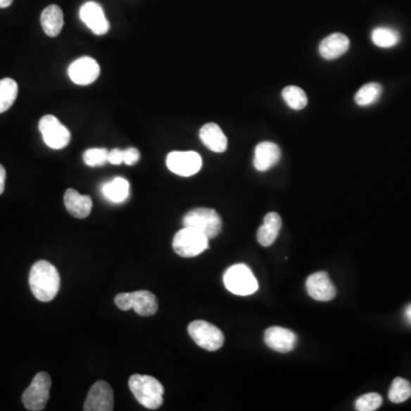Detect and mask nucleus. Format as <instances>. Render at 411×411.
Returning a JSON list of instances; mask_svg holds the SVG:
<instances>
[{"mask_svg": "<svg viewBox=\"0 0 411 411\" xmlns=\"http://www.w3.org/2000/svg\"><path fill=\"white\" fill-rule=\"evenodd\" d=\"M383 93V87L377 82H370L362 86L355 94V102L360 106H372L377 102Z\"/></svg>", "mask_w": 411, "mask_h": 411, "instance_id": "obj_25", "label": "nucleus"}, {"mask_svg": "<svg viewBox=\"0 0 411 411\" xmlns=\"http://www.w3.org/2000/svg\"><path fill=\"white\" fill-rule=\"evenodd\" d=\"M223 280L227 291L238 296H249L258 291L257 279L245 264H236L229 267L224 273Z\"/></svg>", "mask_w": 411, "mask_h": 411, "instance_id": "obj_3", "label": "nucleus"}, {"mask_svg": "<svg viewBox=\"0 0 411 411\" xmlns=\"http://www.w3.org/2000/svg\"><path fill=\"white\" fill-rule=\"evenodd\" d=\"M84 163L89 167H99L109 163V151L106 148H88L84 153Z\"/></svg>", "mask_w": 411, "mask_h": 411, "instance_id": "obj_28", "label": "nucleus"}, {"mask_svg": "<svg viewBox=\"0 0 411 411\" xmlns=\"http://www.w3.org/2000/svg\"><path fill=\"white\" fill-rule=\"evenodd\" d=\"M64 205L69 214L76 218L87 217L93 208L91 197L80 194L73 189H69L64 194Z\"/></svg>", "mask_w": 411, "mask_h": 411, "instance_id": "obj_17", "label": "nucleus"}, {"mask_svg": "<svg viewBox=\"0 0 411 411\" xmlns=\"http://www.w3.org/2000/svg\"><path fill=\"white\" fill-rule=\"evenodd\" d=\"M282 158V150L275 143L262 142L255 148L254 167L258 172H266L275 166Z\"/></svg>", "mask_w": 411, "mask_h": 411, "instance_id": "obj_16", "label": "nucleus"}, {"mask_svg": "<svg viewBox=\"0 0 411 411\" xmlns=\"http://www.w3.org/2000/svg\"><path fill=\"white\" fill-rule=\"evenodd\" d=\"M209 239L203 233L184 227L176 233L172 240V248L176 254L185 258H191L203 254L208 249Z\"/></svg>", "mask_w": 411, "mask_h": 411, "instance_id": "obj_5", "label": "nucleus"}, {"mask_svg": "<svg viewBox=\"0 0 411 411\" xmlns=\"http://www.w3.org/2000/svg\"><path fill=\"white\" fill-rule=\"evenodd\" d=\"M282 221L280 215L277 213H269L264 217L262 227L257 232V240L264 247H269L278 238L279 232L282 230Z\"/></svg>", "mask_w": 411, "mask_h": 411, "instance_id": "obj_20", "label": "nucleus"}, {"mask_svg": "<svg viewBox=\"0 0 411 411\" xmlns=\"http://www.w3.org/2000/svg\"><path fill=\"white\" fill-rule=\"evenodd\" d=\"M372 43L381 49H391L400 42V34L398 31L391 27H376L372 32Z\"/></svg>", "mask_w": 411, "mask_h": 411, "instance_id": "obj_24", "label": "nucleus"}, {"mask_svg": "<svg viewBox=\"0 0 411 411\" xmlns=\"http://www.w3.org/2000/svg\"><path fill=\"white\" fill-rule=\"evenodd\" d=\"M282 97L288 106L293 110H302L308 104V96L302 88L297 86H288L282 91Z\"/></svg>", "mask_w": 411, "mask_h": 411, "instance_id": "obj_26", "label": "nucleus"}, {"mask_svg": "<svg viewBox=\"0 0 411 411\" xmlns=\"http://www.w3.org/2000/svg\"><path fill=\"white\" fill-rule=\"evenodd\" d=\"M82 21L87 25L93 34L96 36H103L108 34L110 23L106 20V14L103 12L102 6L95 1H87L82 5L79 12Z\"/></svg>", "mask_w": 411, "mask_h": 411, "instance_id": "obj_13", "label": "nucleus"}, {"mask_svg": "<svg viewBox=\"0 0 411 411\" xmlns=\"http://www.w3.org/2000/svg\"><path fill=\"white\" fill-rule=\"evenodd\" d=\"M18 82L12 78H4L0 80V113L11 109L18 99Z\"/></svg>", "mask_w": 411, "mask_h": 411, "instance_id": "obj_23", "label": "nucleus"}, {"mask_svg": "<svg viewBox=\"0 0 411 411\" xmlns=\"http://www.w3.org/2000/svg\"><path fill=\"white\" fill-rule=\"evenodd\" d=\"M115 408L113 391L106 381H99L91 387L84 405L85 411H112Z\"/></svg>", "mask_w": 411, "mask_h": 411, "instance_id": "obj_11", "label": "nucleus"}, {"mask_svg": "<svg viewBox=\"0 0 411 411\" xmlns=\"http://www.w3.org/2000/svg\"><path fill=\"white\" fill-rule=\"evenodd\" d=\"M122 154H124V163H126L127 166H134L139 163V158H141V154H139V150L135 148H126V150H122Z\"/></svg>", "mask_w": 411, "mask_h": 411, "instance_id": "obj_30", "label": "nucleus"}, {"mask_svg": "<svg viewBox=\"0 0 411 411\" xmlns=\"http://www.w3.org/2000/svg\"><path fill=\"white\" fill-rule=\"evenodd\" d=\"M183 225L203 233L209 240L216 238L222 231L221 216L210 208L192 209L183 218Z\"/></svg>", "mask_w": 411, "mask_h": 411, "instance_id": "obj_4", "label": "nucleus"}, {"mask_svg": "<svg viewBox=\"0 0 411 411\" xmlns=\"http://www.w3.org/2000/svg\"><path fill=\"white\" fill-rule=\"evenodd\" d=\"M69 77L75 84L80 86L91 85L100 77L101 68L94 58H80L70 64Z\"/></svg>", "mask_w": 411, "mask_h": 411, "instance_id": "obj_12", "label": "nucleus"}, {"mask_svg": "<svg viewBox=\"0 0 411 411\" xmlns=\"http://www.w3.org/2000/svg\"><path fill=\"white\" fill-rule=\"evenodd\" d=\"M166 165L176 175L189 177L201 170L203 159L197 152L174 151L167 156Z\"/></svg>", "mask_w": 411, "mask_h": 411, "instance_id": "obj_10", "label": "nucleus"}, {"mask_svg": "<svg viewBox=\"0 0 411 411\" xmlns=\"http://www.w3.org/2000/svg\"><path fill=\"white\" fill-rule=\"evenodd\" d=\"M405 319L411 326V304H409V305L405 308Z\"/></svg>", "mask_w": 411, "mask_h": 411, "instance_id": "obj_33", "label": "nucleus"}, {"mask_svg": "<svg viewBox=\"0 0 411 411\" xmlns=\"http://www.w3.org/2000/svg\"><path fill=\"white\" fill-rule=\"evenodd\" d=\"M5 183H6V170L4 168L3 165H0V196L5 191Z\"/></svg>", "mask_w": 411, "mask_h": 411, "instance_id": "obj_32", "label": "nucleus"}, {"mask_svg": "<svg viewBox=\"0 0 411 411\" xmlns=\"http://www.w3.org/2000/svg\"><path fill=\"white\" fill-rule=\"evenodd\" d=\"M109 163H112V165H120V163H124V154H122V150L113 148L112 151H110Z\"/></svg>", "mask_w": 411, "mask_h": 411, "instance_id": "obj_31", "label": "nucleus"}, {"mask_svg": "<svg viewBox=\"0 0 411 411\" xmlns=\"http://www.w3.org/2000/svg\"><path fill=\"white\" fill-rule=\"evenodd\" d=\"M29 284L37 300L51 302L60 291V274L53 264L47 260H38L31 267Z\"/></svg>", "mask_w": 411, "mask_h": 411, "instance_id": "obj_1", "label": "nucleus"}, {"mask_svg": "<svg viewBox=\"0 0 411 411\" xmlns=\"http://www.w3.org/2000/svg\"><path fill=\"white\" fill-rule=\"evenodd\" d=\"M13 0H0V8H7L12 5Z\"/></svg>", "mask_w": 411, "mask_h": 411, "instance_id": "obj_34", "label": "nucleus"}, {"mask_svg": "<svg viewBox=\"0 0 411 411\" xmlns=\"http://www.w3.org/2000/svg\"><path fill=\"white\" fill-rule=\"evenodd\" d=\"M306 291L313 300L319 302H328L336 296V288L330 280L328 273H313L306 280Z\"/></svg>", "mask_w": 411, "mask_h": 411, "instance_id": "obj_14", "label": "nucleus"}, {"mask_svg": "<svg viewBox=\"0 0 411 411\" xmlns=\"http://www.w3.org/2000/svg\"><path fill=\"white\" fill-rule=\"evenodd\" d=\"M39 130L46 146L61 150L69 146L71 133L55 115H46L39 121Z\"/></svg>", "mask_w": 411, "mask_h": 411, "instance_id": "obj_9", "label": "nucleus"}, {"mask_svg": "<svg viewBox=\"0 0 411 411\" xmlns=\"http://www.w3.org/2000/svg\"><path fill=\"white\" fill-rule=\"evenodd\" d=\"M264 342L273 351L288 353L293 351L297 343V336L284 327H271L264 334Z\"/></svg>", "mask_w": 411, "mask_h": 411, "instance_id": "obj_15", "label": "nucleus"}, {"mask_svg": "<svg viewBox=\"0 0 411 411\" xmlns=\"http://www.w3.org/2000/svg\"><path fill=\"white\" fill-rule=\"evenodd\" d=\"M115 303L122 311L133 308L141 317H151L158 311L157 297L148 291L118 293L115 296Z\"/></svg>", "mask_w": 411, "mask_h": 411, "instance_id": "obj_6", "label": "nucleus"}, {"mask_svg": "<svg viewBox=\"0 0 411 411\" xmlns=\"http://www.w3.org/2000/svg\"><path fill=\"white\" fill-rule=\"evenodd\" d=\"M411 396V384L403 378H396L388 391V399L391 403H403Z\"/></svg>", "mask_w": 411, "mask_h": 411, "instance_id": "obj_27", "label": "nucleus"}, {"mask_svg": "<svg viewBox=\"0 0 411 411\" xmlns=\"http://www.w3.org/2000/svg\"><path fill=\"white\" fill-rule=\"evenodd\" d=\"M102 192L111 203H124L129 196V182L122 177H115L103 185Z\"/></svg>", "mask_w": 411, "mask_h": 411, "instance_id": "obj_22", "label": "nucleus"}, {"mask_svg": "<svg viewBox=\"0 0 411 411\" xmlns=\"http://www.w3.org/2000/svg\"><path fill=\"white\" fill-rule=\"evenodd\" d=\"M188 331L194 343L206 351H217L223 346L224 335L221 329L207 321L197 320L191 322Z\"/></svg>", "mask_w": 411, "mask_h": 411, "instance_id": "obj_8", "label": "nucleus"}, {"mask_svg": "<svg viewBox=\"0 0 411 411\" xmlns=\"http://www.w3.org/2000/svg\"><path fill=\"white\" fill-rule=\"evenodd\" d=\"M350 49V39L343 34H333L324 38L319 46V53L326 60H335Z\"/></svg>", "mask_w": 411, "mask_h": 411, "instance_id": "obj_18", "label": "nucleus"}, {"mask_svg": "<svg viewBox=\"0 0 411 411\" xmlns=\"http://www.w3.org/2000/svg\"><path fill=\"white\" fill-rule=\"evenodd\" d=\"M383 403V398L378 393H368L360 396L355 401V409L359 411H375Z\"/></svg>", "mask_w": 411, "mask_h": 411, "instance_id": "obj_29", "label": "nucleus"}, {"mask_svg": "<svg viewBox=\"0 0 411 411\" xmlns=\"http://www.w3.org/2000/svg\"><path fill=\"white\" fill-rule=\"evenodd\" d=\"M51 387V376L45 372H38L22 396V403L25 409L30 411L44 410L49 403Z\"/></svg>", "mask_w": 411, "mask_h": 411, "instance_id": "obj_7", "label": "nucleus"}, {"mask_svg": "<svg viewBox=\"0 0 411 411\" xmlns=\"http://www.w3.org/2000/svg\"><path fill=\"white\" fill-rule=\"evenodd\" d=\"M128 384L135 399L143 407L156 410L163 405L165 388L156 378L148 375H133Z\"/></svg>", "mask_w": 411, "mask_h": 411, "instance_id": "obj_2", "label": "nucleus"}, {"mask_svg": "<svg viewBox=\"0 0 411 411\" xmlns=\"http://www.w3.org/2000/svg\"><path fill=\"white\" fill-rule=\"evenodd\" d=\"M40 23L47 36L58 37L64 25L62 9L58 5H49V7H46L40 16Z\"/></svg>", "mask_w": 411, "mask_h": 411, "instance_id": "obj_21", "label": "nucleus"}, {"mask_svg": "<svg viewBox=\"0 0 411 411\" xmlns=\"http://www.w3.org/2000/svg\"><path fill=\"white\" fill-rule=\"evenodd\" d=\"M199 137L201 142L205 144L210 151L216 153H222L227 148V137L223 133V130L215 122L206 124L199 132Z\"/></svg>", "mask_w": 411, "mask_h": 411, "instance_id": "obj_19", "label": "nucleus"}]
</instances>
